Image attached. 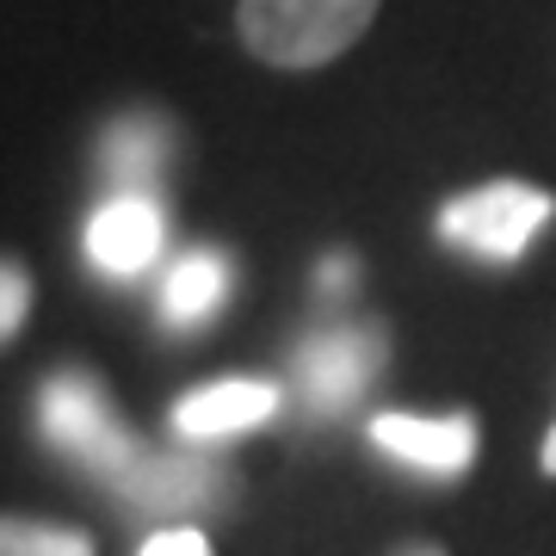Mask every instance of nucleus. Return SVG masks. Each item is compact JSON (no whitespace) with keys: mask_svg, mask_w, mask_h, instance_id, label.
I'll return each mask as SVG.
<instances>
[{"mask_svg":"<svg viewBox=\"0 0 556 556\" xmlns=\"http://www.w3.org/2000/svg\"><path fill=\"white\" fill-rule=\"evenodd\" d=\"M161 254V204L142 192H118L105 199L87 223V260L112 278H137L142 266H155Z\"/></svg>","mask_w":556,"mask_h":556,"instance_id":"423d86ee","label":"nucleus"},{"mask_svg":"<svg viewBox=\"0 0 556 556\" xmlns=\"http://www.w3.org/2000/svg\"><path fill=\"white\" fill-rule=\"evenodd\" d=\"M378 20V0H241L236 31L273 68H321L353 50Z\"/></svg>","mask_w":556,"mask_h":556,"instance_id":"f257e3e1","label":"nucleus"},{"mask_svg":"<svg viewBox=\"0 0 556 556\" xmlns=\"http://www.w3.org/2000/svg\"><path fill=\"white\" fill-rule=\"evenodd\" d=\"M383 365V334L378 328H328L309 334L298 353V383L316 408H346V402L378 378Z\"/></svg>","mask_w":556,"mask_h":556,"instance_id":"20e7f679","label":"nucleus"},{"mask_svg":"<svg viewBox=\"0 0 556 556\" xmlns=\"http://www.w3.org/2000/svg\"><path fill=\"white\" fill-rule=\"evenodd\" d=\"M544 477H556V427H551V439H544Z\"/></svg>","mask_w":556,"mask_h":556,"instance_id":"4468645a","label":"nucleus"},{"mask_svg":"<svg viewBox=\"0 0 556 556\" xmlns=\"http://www.w3.org/2000/svg\"><path fill=\"white\" fill-rule=\"evenodd\" d=\"M38 427L56 452L80 457V464L100 470V477H124V470L137 464L124 420L112 415L105 390L87 378V371H56V378L43 383L38 390Z\"/></svg>","mask_w":556,"mask_h":556,"instance_id":"7ed1b4c3","label":"nucleus"},{"mask_svg":"<svg viewBox=\"0 0 556 556\" xmlns=\"http://www.w3.org/2000/svg\"><path fill=\"white\" fill-rule=\"evenodd\" d=\"M556 217V199L526 179H489L439 211V236L452 248H470L482 260H519L538 241V229Z\"/></svg>","mask_w":556,"mask_h":556,"instance_id":"f03ea898","label":"nucleus"},{"mask_svg":"<svg viewBox=\"0 0 556 556\" xmlns=\"http://www.w3.org/2000/svg\"><path fill=\"white\" fill-rule=\"evenodd\" d=\"M137 556H211V538L199 526H161V532H149V544Z\"/></svg>","mask_w":556,"mask_h":556,"instance_id":"f8f14e48","label":"nucleus"},{"mask_svg":"<svg viewBox=\"0 0 556 556\" xmlns=\"http://www.w3.org/2000/svg\"><path fill=\"white\" fill-rule=\"evenodd\" d=\"M278 415V390L260 378H223L204 383L192 396L174 402V433L179 439H241L254 433L260 420Z\"/></svg>","mask_w":556,"mask_h":556,"instance_id":"0eeeda50","label":"nucleus"},{"mask_svg":"<svg viewBox=\"0 0 556 556\" xmlns=\"http://www.w3.org/2000/svg\"><path fill=\"white\" fill-rule=\"evenodd\" d=\"M402 556H452V551H439V544H408Z\"/></svg>","mask_w":556,"mask_h":556,"instance_id":"2eb2a0df","label":"nucleus"},{"mask_svg":"<svg viewBox=\"0 0 556 556\" xmlns=\"http://www.w3.org/2000/svg\"><path fill=\"white\" fill-rule=\"evenodd\" d=\"M105 179H118V192H155V179L167 174V124L155 118H124L112 124V137L100 149Z\"/></svg>","mask_w":556,"mask_h":556,"instance_id":"6e6552de","label":"nucleus"},{"mask_svg":"<svg viewBox=\"0 0 556 556\" xmlns=\"http://www.w3.org/2000/svg\"><path fill=\"white\" fill-rule=\"evenodd\" d=\"M0 556H93V538L87 532H62V526H25V519H7Z\"/></svg>","mask_w":556,"mask_h":556,"instance_id":"9b49d317","label":"nucleus"},{"mask_svg":"<svg viewBox=\"0 0 556 556\" xmlns=\"http://www.w3.org/2000/svg\"><path fill=\"white\" fill-rule=\"evenodd\" d=\"M371 445L402 464H415V470H433V477H457V470H470L477 464V415H378L371 420Z\"/></svg>","mask_w":556,"mask_h":556,"instance_id":"39448f33","label":"nucleus"},{"mask_svg":"<svg viewBox=\"0 0 556 556\" xmlns=\"http://www.w3.org/2000/svg\"><path fill=\"white\" fill-rule=\"evenodd\" d=\"M118 482H130V495L142 507H155V514H174V507H204V501L217 495V477L192 464V457H174V464H137V470H124Z\"/></svg>","mask_w":556,"mask_h":556,"instance_id":"9d476101","label":"nucleus"},{"mask_svg":"<svg viewBox=\"0 0 556 556\" xmlns=\"http://www.w3.org/2000/svg\"><path fill=\"white\" fill-rule=\"evenodd\" d=\"M0 291H7V316H0V334H20L25 309H31V278H25L20 266H7V273H0Z\"/></svg>","mask_w":556,"mask_h":556,"instance_id":"ddd939ff","label":"nucleus"},{"mask_svg":"<svg viewBox=\"0 0 556 556\" xmlns=\"http://www.w3.org/2000/svg\"><path fill=\"white\" fill-rule=\"evenodd\" d=\"M229 298V266L223 254H179L174 273L161 278V316L179 328H199L204 316H217V303Z\"/></svg>","mask_w":556,"mask_h":556,"instance_id":"1a4fd4ad","label":"nucleus"}]
</instances>
